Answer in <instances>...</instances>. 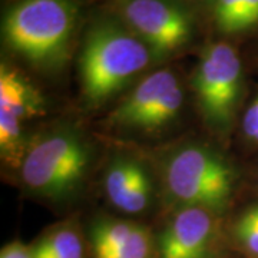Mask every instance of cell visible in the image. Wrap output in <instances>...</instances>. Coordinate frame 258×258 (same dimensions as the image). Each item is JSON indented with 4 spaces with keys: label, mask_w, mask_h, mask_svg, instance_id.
<instances>
[{
    "label": "cell",
    "mask_w": 258,
    "mask_h": 258,
    "mask_svg": "<svg viewBox=\"0 0 258 258\" xmlns=\"http://www.w3.org/2000/svg\"><path fill=\"white\" fill-rule=\"evenodd\" d=\"M155 55L128 26L113 20L96 22L88 30L79 56L82 98L99 108L111 101L151 64Z\"/></svg>",
    "instance_id": "cell-1"
},
{
    "label": "cell",
    "mask_w": 258,
    "mask_h": 258,
    "mask_svg": "<svg viewBox=\"0 0 258 258\" xmlns=\"http://www.w3.org/2000/svg\"><path fill=\"white\" fill-rule=\"evenodd\" d=\"M78 23L74 0H22L3 20L8 46L42 71L66 62Z\"/></svg>",
    "instance_id": "cell-2"
},
{
    "label": "cell",
    "mask_w": 258,
    "mask_h": 258,
    "mask_svg": "<svg viewBox=\"0 0 258 258\" xmlns=\"http://www.w3.org/2000/svg\"><path fill=\"white\" fill-rule=\"evenodd\" d=\"M162 184L171 201L200 207L221 217L228 210L237 182L230 161L205 144H185L162 161Z\"/></svg>",
    "instance_id": "cell-3"
},
{
    "label": "cell",
    "mask_w": 258,
    "mask_h": 258,
    "mask_svg": "<svg viewBox=\"0 0 258 258\" xmlns=\"http://www.w3.org/2000/svg\"><path fill=\"white\" fill-rule=\"evenodd\" d=\"M92 162V151L72 128L46 132L30 142L19 164L29 192L50 201H64L79 192Z\"/></svg>",
    "instance_id": "cell-4"
},
{
    "label": "cell",
    "mask_w": 258,
    "mask_h": 258,
    "mask_svg": "<svg viewBox=\"0 0 258 258\" xmlns=\"http://www.w3.org/2000/svg\"><path fill=\"white\" fill-rule=\"evenodd\" d=\"M198 108L208 126L225 134L238 108L242 68L237 52L228 43H212L204 50L194 75Z\"/></svg>",
    "instance_id": "cell-5"
},
{
    "label": "cell",
    "mask_w": 258,
    "mask_h": 258,
    "mask_svg": "<svg viewBox=\"0 0 258 258\" xmlns=\"http://www.w3.org/2000/svg\"><path fill=\"white\" fill-rule=\"evenodd\" d=\"M184 106V88L172 71L145 76L111 112L109 123L125 131L154 134L166 128Z\"/></svg>",
    "instance_id": "cell-6"
},
{
    "label": "cell",
    "mask_w": 258,
    "mask_h": 258,
    "mask_svg": "<svg viewBox=\"0 0 258 258\" xmlns=\"http://www.w3.org/2000/svg\"><path fill=\"white\" fill-rule=\"evenodd\" d=\"M122 15L155 57L174 53L192 37V16L175 0H125Z\"/></svg>",
    "instance_id": "cell-7"
},
{
    "label": "cell",
    "mask_w": 258,
    "mask_h": 258,
    "mask_svg": "<svg viewBox=\"0 0 258 258\" xmlns=\"http://www.w3.org/2000/svg\"><path fill=\"white\" fill-rule=\"evenodd\" d=\"M45 113V101L33 83L2 63L0 68V149L9 164H20L26 151L25 128L29 120Z\"/></svg>",
    "instance_id": "cell-8"
},
{
    "label": "cell",
    "mask_w": 258,
    "mask_h": 258,
    "mask_svg": "<svg viewBox=\"0 0 258 258\" xmlns=\"http://www.w3.org/2000/svg\"><path fill=\"white\" fill-rule=\"evenodd\" d=\"M220 215L200 207L178 208L158 237L159 258H217Z\"/></svg>",
    "instance_id": "cell-9"
},
{
    "label": "cell",
    "mask_w": 258,
    "mask_h": 258,
    "mask_svg": "<svg viewBox=\"0 0 258 258\" xmlns=\"http://www.w3.org/2000/svg\"><path fill=\"white\" fill-rule=\"evenodd\" d=\"M92 258H159L151 230L134 221L98 218L89 232Z\"/></svg>",
    "instance_id": "cell-10"
},
{
    "label": "cell",
    "mask_w": 258,
    "mask_h": 258,
    "mask_svg": "<svg viewBox=\"0 0 258 258\" xmlns=\"http://www.w3.org/2000/svg\"><path fill=\"white\" fill-rule=\"evenodd\" d=\"M103 189L109 203L129 215L147 211L154 197L147 168L128 155H119L108 165L103 175Z\"/></svg>",
    "instance_id": "cell-11"
},
{
    "label": "cell",
    "mask_w": 258,
    "mask_h": 258,
    "mask_svg": "<svg viewBox=\"0 0 258 258\" xmlns=\"http://www.w3.org/2000/svg\"><path fill=\"white\" fill-rule=\"evenodd\" d=\"M32 248L35 258H88L85 238L75 222H64L50 228Z\"/></svg>",
    "instance_id": "cell-12"
},
{
    "label": "cell",
    "mask_w": 258,
    "mask_h": 258,
    "mask_svg": "<svg viewBox=\"0 0 258 258\" xmlns=\"http://www.w3.org/2000/svg\"><path fill=\"white\" fill-rule=\"evenodd\" d=\"M235 245L249 258H258V204L238 215L231 228Z\"/></svg>",
    "instance_id": "cell-13"
},
{
    "label": "cell",
    "mask_w": 258,
    "mask_h": 258,
    "mask_svg": "<svg viewBox=\"0 0 258 258\" xmlns=\"http://www.w3.org/2000/svg\"><path fill=\"white\" fill-rule=\"evenodd\" d=\"M245 0H215V20L222 32H240Z\"/></svg>",
    "instance_id": "cell-14"
},
{
    "label": "cell",
    "mask_w": 258,
    "mask_h": 258,
    "mask_svg": "<svg viewBox=\"0 0 258 258\" xmlns=\"http://www.w3.org/2000/svg\"><path fill=\"white\" fill-rule=\"evenodd\" d=\"M241 131H242L244 138L248 142L258 145V93L249 103V106L242 116Z\"/></svg>",
    "instance_id": "cell-15"
},
{
    "label": "cell",
    "mask_w": 258,
    "mask_h": 258,
    "mask_svg": "<svg viewBox=\"0 0 258 258\" xmlns=\"http://www.w3.org/2000/svg\"><path fill=\"white\" fill-rule=\"evenodd\" d=\"M0 258H35V254L32 245H26L20 240H15L2 248Z\"/></svg>",
    "instance_id": "cell-16"
},
{
    "label": "cell",
    "mask_w": 258,
    "mask_h": 258,
    "mask_svg": "<svg viewBox=\"0 0 258 258\" xmlns=\"http://www.w3.org/2000/svg\"><path fill=\"white\" fill-rule=\"evenodd\" d=\"M258 23V0H245L241 15L240 30L248 29Z\"/></svg>",
    "instance_id": "cell-17"
}]
</instances>
